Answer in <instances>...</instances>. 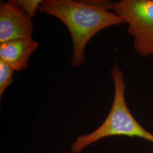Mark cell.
Returning <instances> with one entry per match:
<instances>
[{
    "label": "cell",
    "mask_w": 153,
    "mask_h": 153,
    "mask_svg": "<svg viewBox=\"0 0 153 153\" xmlns=\"http://www.w3.org/2000/svg\"><path fill=\"white\" fill-rule=\"evenodd\" d=\"M88 2L122 17L128 24V32L137 53L142 57L153 56V0Z\"/></svg>",
    "instance_id": "3957f363"
},
{
    "label": "cell",
    "mask_w": 153,
    "mask_h": 153,
    "mask_svg": "<svg viewBox=\"0 0 153 153\" xmlns=\"http://www.w3.org/2000/svg\"><path fill=\"white\" fill-rule=\"evenodd\" d=\"M39 10L55 16L68 28L73 42L72 65L79 67L85 62V50L89 41L106 28L125 23L114 12L88 1L45 0Z\"/></svg>",
    "instance_id": "6da1fadb"
},
{
    "label": "cell",
    "mask_w": 153,
    "mask_h": 153,
    "mask_svg": "<svg viewBox=\"0 0 153 153\" xmlns=\"http://www.w3.org/2000/svg\"><path fill=\"white\" fill-rule=\"evenodd\" d=\"M10 66L0 60V97H2L8 86L13 82V73Z\"/></svg>",
    "instance_id": "8992f818"
},
{
    "label": "cell",
    "mask_w": 153,
    "mask_h": 153,
    "mask_svg": "<svg viewBox=\"0 0 153 153\" xmlns=\"http://www.w3.org/2000/svg\"><path fill=\"white\" fill-rule=\"evenodd\" d=\"M33 25L31 18L17 0L0 4V44L20 39H32Z\"/></svg>",
    "instance_id": "277c9868"
},
{
    "label": "cell",
    "mask_w": 153,
    "mask_h": 153,
    "mask_svg": "<svg viewBox=\"0 0 153 153\" xmlns=\"http://www.w3.org/2000/svg\"><path fill=\"white\" fill-rule=\"evenodd\" d=\"M39 45L33 39H16L0 44V60L10 66L15 71H22Z\"/></svg>",
    "instance_id": "5b68a950"
},
{
    "label": "cell",
    "mask_w": 153,
    "mask_h": 153,
    "mask_svg": "<svg viewBox=\"0 0 153 153\" xmlns=\"http://www.w3.org/2000/svg\"><path fill=\"white\" fill-rule=\"evenodd\" d=\"M23 10L31 18L36 15V12L39 10L42 3L41 0H17Z\"/></svg>",
    "instance_id": "52a82bcc"
},
{
    "label": "cell",
    "mask_w": 153,
    "mask_h": 153,
    "mask_svg": "<svg viewBox=\"0 0 153 153\" xmlns=\"http://www.w3.org/2000/svg\"><path fill=\"white\" fill-rule=\"evenodd\" d=\"M111 76L115 93L108 114L95 130L76 137L71 146V153H81L85 149L95 142L113 136L138 137L153 143V134L138 123L128 108L126 103V84L124 75L116 64L111 71Z\"/></svg>",
    "instance_id": "7a4b0ae2"
}]
</instances>
